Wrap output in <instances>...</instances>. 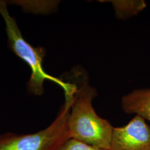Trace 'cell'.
<instances>
[{
  "instance_id": "6da1fadb",
  "label": "cell",
  "mask_w": 150,
  "mask_h": 150,
  "mask_svg": "<svg viewBox=\"0 0 150 150\" xmlns=\"http://www.w3.org/2000/svg\"><path fill=\"white\" fill-rule=\"evenodd\" d=\"M74 84L76 90L68 119L71 138L110 150L114 127L108 120L100 117L93 107L96 90L87 83Z\"/></svg>"
},
{
  "instance_id": "7a4b0ae2",
  "label": "cell",
  "mask_w": 150,
  "mask_h": 150,
  "mask_svg": "<svg viewBox=\"0 0 150 150\" xmlns=\"http://www.w3.org/2000/svg\"><path fill=\"white\" fill-rule=\"evenodd\" d=\"M7 6L6 1L0 0V14L5 23L8 48L25 61L31 71L27 83L28 92L35 96H41L44 92V81L50 80L62 88L64 96L72 95L75 91V85L49 75L45 71L42 62L46 56L45 49L41 47H33L24 39L16 20L10 15Z\"/></svg>"
},
{
  "instance_id": "3957f363",
  "label": "cell",
  "mask_w": 150,
  "mask_h": 150,
  "mask_svg": "<svg viewBox=\"0 0 150 150\" xmlns=\"http://www.w3.org/2000/svg\"><path fill=\"white\" fill-rule=\"evenodd\" d=\"M72 103L64 101L56 118L42 130L27 134H0V150H59L71 138L68 119Z\"/></svg>"
},
{
  "instance_id": "277c9868",
  "label": "cell",
  "mask_w": 150,
  "mask_h": 150,
  "mask_svg": "<svg viewBox=\"0 0 150 150\" xmlns=\"http://www.w3.org/2000/svg\"><path fill=\"white\" fill-rule=\"evenodd\" d=\"M109 150H150V126L136 115L126 125L114 127Z\"/></svg>"
},
{
  "instance_id": "5b68a950",
  "label": "cell",
  "mask_w": 150,
  "mask_h": 150,
  "mask_svg": "<svg viewBox=\"0 0 150 150\" xmlns=\"http://www.w3.org/2000/svg\"><path fill=\"white\" fill-rule=\"evenodd\" d=\"M121 105L127 114H135L150 123V89L134 90L122 97Z\"/></svg>"
},
{
  "instance_id": "8992f818",
  "label": "cell",
  "mask_w": 150,
  "mask_h": 150,
  "mask_svg": "<svg viewBox=\"0 0 150 150\" xmlns=\"http://www.w3.org/2000/svg\"><path fill=\"white\" fill-rule=\"evenodd\" d=\"M111 2L115 11L116 16L120 19H126L137 15L146 7L143 0H112Z\"/></svg>"
},
{
  "instance_id": "52a82bcc",
  "label": "cell",
  "mask_w": 150,
  "mask_h": 150,
  "mask_svg": "<svg viewBox=\"0 0 150 150\" xmlns=\"http://www.w3.org/2000/svg\"><path fill=\"white\" fill-rule=\"evenodd\" d=\"M59 150H106L88 145L78 140L70 138L66 141Z\"/></svg>"
}]
</instances>
